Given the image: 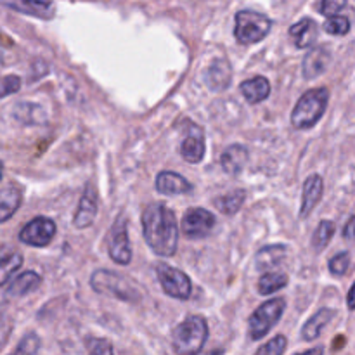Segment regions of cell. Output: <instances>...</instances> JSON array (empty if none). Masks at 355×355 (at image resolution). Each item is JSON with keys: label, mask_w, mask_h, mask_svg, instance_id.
<instances>
[{"label": "cell", "mask_w": 355, "mask_h": 355, "mask_svg": "<svg viewBox=\"0 0 355 355\" xmlns=\"http://www.w3.org/2000/svg\"><path fill=\"white\" fill-rule=\"evenodd\" d=\"M142 232L149 248L159 257L175 255L179 245V227L175 214L166 205L155 203L142 214Z\"/></svg>", "instance_id": "cell-1"}, {"label": "cell", "mask_w": 355, "mask_h": 355, "mask_svg": "<svg viewBox=\"0 0 355 355\" xmlns=\"http://www.w3.org/2000/svg\"><path fill=\"white\" fill-rule=\"evenodd\" d=\"M208 340V322L201 315H189L172 333L173 352L177 355H198Z\"/></svg>", "instance_id": "cell-2"}, {"label": "cell", "mask_w": 355, "mask_h": 355, "mask_svg": "<svg viewBox=\"0 0 355 355\" xmlns=\"http://www.w3.org/2000/svg\"><path fill=\"white\" fill-rule=\"evenodd\" d=\"M329 92L326 87H318V89L307 90L300 101L295 106L293 113H291V123L298 130H305V128H312L324 114L326 107H328Z\"/></svg>", "instance_id": "cell-3"}, {"label": "cell", "mask_w": 355, "mask_h": 355, "mask_svg": "<svg viewBox=\"0 0 355 355\" xmlns=\"http://www.w3.org/2000/svg\"><path fill=\"white\" fill-rule=\"evenodd\" d=\"M90 286L97 293L120 298V300L128 302V304H135L142 298L141 291L135 288V284H132L127 277L120 276L113 270H96L90 277Z\"/></svg>", "instance_id": "cell-4"}, {"label": "cell", "mask_w": 355, "mask_h": 355, "mask_svg": "<svg viewBox=\"0 0 355 355\" xmlns=\"http://www.w3.org/2000/svg\"><path fill=\"white\" fill-rule=\"evenodd\" d=\"M270 28H272V21L266 14L255 12V10H239L236 14L234 35L239 44H259L269 35Z\"/></svg>", "instance_id": "cell-5"}, {"label": "cell", "mask_w": 355, "mask_h": 355, "mask_svg": "<svg viewBox=\"0 0 355 355\" xmlns=\"http://www.w3.org/2000/svg\"><path fill=\"white\" fill-rule=\"evenodd\" d=\"M286 309V302L283 298H272L267 300L250 315L248 319V333L252 340H260L279 322Z\"/></svg>", "instance_id": "cell-6"}, {"label": "cell", "mask_w": 355, "mask_h": 355, "mask_svg": "<svg viewBox=\"0 0 355 355\" xmlns=\"http://www.w3.org/2000/svg\"><path fill=\"white\" fill-rule=\"evenodd\" d=\"M156 276H158L163 291L168 297L177 298V300H189L191 293H193V284L182 270L162 262L156 267Z\"/></svg>", "instance_id": "cell-7"}, {"label": "cell", "mask_w": 355, "mask_h": 355, "mask_svg": "<svg viewBox=\"0 0 355 355\" xmlns=\"http://www.w3.org/2000/svg\"><path fill=\"white\" fill-rule=\"evenodd\" d=\"M215 225V215L205 208H191L184 214L182 231L189 239L208 238L214 232Z\"/></svg>", "instance_id": "cell-8"}, {"label": "cell", "mask_w": 355, "mask_h": 355, "mask_svg": "<svg viewBox=\"0 0 355 355\" xmlns=\"http://www.w3.org/2000/svg\"><path fill=\"white\" fill-rule=\"evenodd\" d=\"M107 248H110L111 259L120 266H128L132 262V248L125 217H118L111 227L110 236H107Z\"/></svg>", "instance_id": "cell-9"}, {"label": "cell", "mask_w": 355, "mask_h": 355, "mask_svg": "<svg viewBox=\"0 0 355 355\" xmlns=\"http://www.w3.org/2000/svg\"><path fill=\"white\" fill-rule=\"evenodd\" d=\"M55 234V222L49 217H37L28 222L19 232L21 243L37 248H44L52 241Z\"/></svg>", "instance_id": "cell-10"}, {"label": "cell", "mask_w": 355, "mask_h": 355, "mask_svg": "<svg viewBox=\"0 0 355 355\" xmlns=\"http://www.w3.org/2000/svg\"><path fill=\"white\" fill-rule=\"evenodd\" d=\"M0 3L7 9L40 19H52L55 14V6L52 0H0Z\"/></svg>", "instance_id": "cell-11"}, {"label": "cell", "mask_w": 355, "mask_h": 355, "mask_svg": "<svg viewBox=\"0 0 355 355\" xmlns=\"http://www.w3.org/2000/svg\"><path fill=\"white\" fill-rule=\"evenodd\" d=\"M97 210H99V201H97L96 191L92 186H87L85 193H83L82 200H80L78 210H76L75 217H73V225L76 229H87L89 225L94 224L97 217Z\"/></svg>", "instance_id": "cell-12"}, {"label": "cell", "mask_w": 355, "mask_h": 355, "mask_svg": "<svg viewBox=\"0 0 355 355\" xmlns=\"http://www.w3.org/2000/svg\"><path fill=\"white\" fill-rule=\"evenodd\" d=\"M331 62V54L326 47H314L307 52V55L304 58V76L307 80L319 78L321 75H324L328 71V66Z\"/></svg>", "instance_id": "cell-13"}, {"label": "cell", "mask_w": 355, "mask_h": 355, "mask_svg": "<svg viewBox=\"0 0 355 355\" xmlns=\"http://www.w3.org/2000/svg\"><path fill=\"white\" fill-rule=\"evenodd\" d=\"M324 191V182L321 175H311L304 184V194H302V207H300V218H307L314 211L319 201L322 198Z\"/></svg>", "instance_id": "cell-14"}, {"label": "cell", "mask_w": 355, "mask_h": 355, "mask_svg": "<svg viewBox=\"0 0 355 355\" xmlns=\"http://www.w3.org/2000/svg\"><path fill=\"white\" fill-rule=\"evenodd\" d=\"M180 155L186 162L189 163H200L203 162L205 156V135L201 132V128L191 127V132L186 135V139L182 141V146H180Z\"/></svg>", "instance_id": "cell-15"}, {"label": "cell", "mask_w": 355, "mask_h": 355, "mask_svg": "<svg viewBox=\"0 0 355 355\" xmlns=\"http://www.w3.org/2000/svg\"><path fill=\"white\" fill-rule=\"evenodd\" d=\"M156 191L168 196L175 194H187L193 191V184L187 182L182 175L175 172H162L156 177Z\"/></svg>", "instance_id": "cell-16"}, {"label": "cell", "mask_w": 355, "mask_h": 355, "mask_svg": "<svg viewBox=\"0 0 355 355\" xmlns=\"http://www.w3.org/2000/svg\"><path fill=\"white\" fill-rule=\"evenodd\" d=\"M222 168L229 175H238L245 170L246 163H248V149L241 144H232L222 153L220 156Z\"/></svg>", "instance_id": "cell-17"}, {"label": "cell", "mask_w": 355, "mask_h": 355, "mask_svg": "<svg viewBox=\"0 0 355 355\" xmlns=\"http://www.w3.org/2000/svg\"><path fill=\"white\" fill-rule=\"evenodd\" d=\"M336 312L333 311V309H319V311L305 322L304 328H302V338H304L305 342H314L315 338L321 336L322 329L333 321Z\"/></svg>", "instance_id": "cell-18"}, {"label": "cell", "mask_w": 355, "mask_h": 355, "mask_svg": "<svg viewBox=\"0 0 355 355\" xmlns=\"http://www.w3.org/2000/svg\"><path fill=\"white\" fill-rule=\"evenodd\" d=\"M290 35L298 49H307L318 40V24L311 17H304L290 28Z\"/></svg>", "instance_id": "cell-19"}, {"label": "cell", "mask_w": 355, "mask_h": 355, "mask_svg": "<svg viewBox=\"0 0 355 355\" xmlns=\"http://www.w3.org/2000/svg\"><path fill=\"white\" fill-rule=\"evenodd\" d=\"M286 255L288 248L284 245L266 246V248H262L257 253V269L262 270V272H272L276 267H279L283 263Z\"/></svg>", "instance_id": "cell-20"}, {"label": "cell", "mask_w": 355, "mask_h": 355, "mask_svg": "<svg viewBox=\"0 0 355 355\" xmlns=\"http://www.w3.org/2000/svg\"><path fill=\"white\" fill-rule=\"evenodd\" d=\"M42 284L40 274L33 272V270H26V272L19 274L12 283L7 288V297L10 298H21L24 295L33 293L35 290H38V286Z\"/></svg>", "instance_id": "cell-21"}, {"label": "cell", "mask_w": 355, "mask_h": 355, "mask_svg": "<svg viewBox=\"0 0 355 355\" xmlns=\"http://www.w3.org/2000/svg\"><path fill=\"white\" fill-rule=\"evenodd\" d=\"M23 191L17 186H6L0 189V224L9 220L21 207Z\"/></svg>", "instance_id": "cell-22"}, {"label": "cell", "mask_w": 355, "mask_h": 355, "mask_svg": "<svg viewBox=\"0 0 355 355\" xmlns=\"http://www.w3.org/2000/svg\"><path fill=\"white\" fill-rule=\"evenodd\" d=\"M231 66L225 61L218 59L214 64L208 68L207 75H205V80H207V85L210 87L214 92H220V90H225L231 83Z\"/></svg>", "instance_id": "cell-23"}, {"label": "cell", "mask_w": 355, "mask_h": 355, "mask_svg": "<svg viewBox=\"0 0 355 355\" xmlns=\"http://www.w3.org/2000/svg\"><path fill=\"white\" fill-rule=\"evenodd\" d=\"M239 90H241V94L250 104H259L269 97L270 83L266 76H255V78L243 82Z\"/></svg>", "instance_id": "cell-24"}, {"label": "cell", "mask_w": 355, "mask_h": 355, "mask_svg": "<svg viewBox=\"0 0 355 355\" xmlns=\"http://www.w3.org/2000/svg\"><path fill=\"white\" fill-rule=\"evenodd\" d=\"M14 116L28 125L44 123L45 121L44 110H42L40 106H37V104L31 103H17L16 106H14Z\"/></svg>", "instance_id": "cell-25"}, {"label": "cell", "mask_w": 355, "mask_h": 355, "mask_svg": "<svg viewBox=\"0 0 355 355\" xmlns=\"http://www.w3.org/2000/svg\"><path fill=\"white\" fill-rule=\"evenodd\" d=\"M245 200H246L245 191L236 189L232 191V193H227L224 194V196L217 198V200H215V205H217V208L224 215H234L241 210Z\"/></svg>", "instance_id": "cell-26"}, {"label": "cell", "mask_w": 355, "mask_h": 355, "mask_svg": "<svg viewBox=\"0 0 355 355\" xmlns=\"http://www.w3.org/2000/svg\"><path fill=\"white\" fill-rule=\"evenodd\" d=\"M288 276L283 272H263V276L259 279V293L260 295H272L276 291L283 290L288 284Z\"/></svg>", "instance_id": "cell-27"}, {"label": "cell", "mask_w": 355, "mask_h": 355, "mask_svg": "<svg viewBox=\"0 0 355 355\" xmlns=\"http://www.w3.org/2000/svg\"><path fill=\"white\" fill-rule=\"evenodd\" d=\"M335 231H336V225L333 224L331 220L319 222L318 229H315L314 236H312V239H311L312 248H314L315 252H322V250H324L326 246L331 243Z\"/></svg>", "instance_id": "cell-28"}, {"label": "cell", "mask_w": 355, "mask_h": 355, "mask_svg": "<svg viewBox=\"0 0 355 355\" xmlns=\"http://www.w3.org/2000/svg\"><path fill=\"white\" fill-rule=\"evenodd\" d=\"M21 266H23V255L21 253L9 252L0 257V286L6 284Z\"/></svg>", "instance_id": "cell-29"}, {"label": "cell", "mask_w": 355, "mask_h": 355, "mask_svg": "<svg viewBox=\"0 0 355 355\" xmlns=\"http://www.w3.org/2000/svg\"><path fill=\"white\" fill-rule=\"evenodd\" d=\"M38 350H40V336L37 333H28L10 355H38Z\"/></svg>", "instance_id": "cell-30"}, {"label": "cell", "mask_w": 355, "mask_h": 355, "mask_svg": "<svg viewBox=\"0 0 355 355\" xmlns=\"http://www.w3.org/2000/svg\"><path fill=\"white\" fill-rule=\"evenodd\" d=\"M324 31L329 35H335V37H343L350 31V21L345 16L329 17L324 23Z\"/></svg>", "instance_id": "cell-31"}, {"label": "cell", "mask_w": 355, "mask_h": 355, "mask_svg": "<svg viewBox=\"0 0 355 355\" xmlns=\"http://www.w3.org/2000/svg\"><path fill=\"white\" fill-rule=\"evenodd\" d=\"M286 338L283 335H277L270 342H267L266 345L260 347L255 355H283L284 350H286Z\"/></svg>", "instance_id": "cell-32"}, {"label": "cell", "mask_w": 355, "mask_h": 355, "mask_svg": "<svg viewBox=\"0 0 355 355\" xmlns=\"http://www.w3.org/2000/svg\"><path fill=\"white\" fill-rule=\"evenodd\" d=\"M350 267V253L342 252L329 260V270L335 276H345Z\"/></svg>", "instance_id": "cell-33"}, {"label": "cell", "mask_w": 355, "mask_h": 355, "mask_svg": "<svg viewBox=\"0 0 355 355\" xmlns=\"http://www.w3.org/2000/svg\"><path fill=\"white\" fill-rule=\"evenodd\" d=\"M10 333H12V321H10V315L7 314L6 309L0 305V350L6 347Z\"/></svg>", "instance_id": "cell-34"}, {"label": "cell", "mask_w": 355, "mask_h": 355, "mask_svg": "<svg viewBox=\"0 0 355 355\" xmlns=\"http://www.w3.org/2000/svg\"><path fill=\"white\" fill-rule=\"evenodd\" d=\"M89 355H114V352L107 340L92 338L89 342Z\"/></svg>", "instance_id": "cell-35"}, {"label": "cell", "mask_w": 355, "mask_h": 355, "mask_svg": "<svg viewBox=\"0 0 355 355\" xmlns=\"http://www.w3.org/2000/svg\"><path fill=\"white\" fill-rule=\"evenodd\" d=\"M347 2H349V0H322L321 14H324V16L328 17L338 16V12H342L347 7Z\"/></svg>", "instance_id": "cell-36"}, {"label": "cell", "mask_w": 355, "mask_h": 355, "mask_svg": "<svg viewBox=\"0 0 355 355\" xmlns=\"http://www.w3.org/2000/svg\"><path fill=\"white\" fill-rule=\"evenodd\" d=\"M19 89H21L19 76L9 75V76H3V78H0V97L17 92Z\"/></svg>", "instance_id": "cell-37"}, {"label": "cell", "mask_w": 355, "mask_h": 355, "mask_svg": "<svg viewBox=\"0 0 355 355\" xmlns=\"http://www.w3.org/2000/svg\"><path fill=\"white\" fill-rule=\"evenodd\" d=\"M354 222H355V218H354V217H350L349 220H347L345 232H343V234H345V238H347V239H352V238H354Z\"/></svg>", "instance_id": "cell-38"}, {"label": "cell", "mask_w": 355, "mask_h": 355, "mask_svg": "<svg viewBox=\"0 0 355 355\" xmlns=\"http://www.w3.org/2000/svg\"><path fill=\"white\" fill-rule=\"evenodd\" d=\"M322 354H324V349H322V347H315V349H309L305 350V352L297 354V355H322Z\"/></svg>", "instance_id": "cell-39"}, {"label": "cell", "mask_w": 355, "mask_h": 355, "mask_svg": "<svg viewBox=\"0 0 355 355\" xmlns=\"http://www.w3.org/2000/svg\"><path fill=\"white\" fill-rule=\"evenodd\" d=\"M354 295H355V286L350 288V291H349V309H350V311H352L354 305H355V302H354Z\"/></svg>", "instance_id": "cell-40"}, {"label": "cell", "mask_w": 355, "mask_h": 355, "mask_svg": "<svg viewBox=\"0 0 355 355\" xmlns=\"http://www.w3.org/2000/svg\"><path fill=\"white\" fill-rule=\"evenodd\" d=\"M3 58V45H2V38H0V62H2Z\"/></svg>", "instance_id": "cell-41"}, {"label": "cell", "mask_w": 355, "mask_h": 355, "mask_svg": "<svg viewBox=\"0 0 355 355\" xmlns=\"http://www.w3.org/2000/svg\"><path fill=\"white\" fill-rule=\"evenodd\" d=\"M2 175H3V165L2 162H0V180H2Z\"/></svg>", "instance_id": "cell-42"}]
</instances>
